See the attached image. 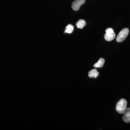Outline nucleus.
Listing matches in <instances>:
<instances>
[{
    "instance_id": "obj_9",
    "label": "nucleus",
    "mask_w": 130,
    "mask_h": 130,
    "mask_svg": "<svg viewBox=\"0 0 130 130\" xmlns=\"http://www.w3.org/2000/svg\"><path fill=\"white\" fill-rule=\"evenodd\" d=\"M74 30V26L69 24L66 27L64 31L65 33H71Z\"/></svg>"
},
{
    "instance_id": "obj_8",
    "label": "nucleus",
    "mask_w": 130,
    "mask_h": 130,
    "mask_svg": "<svg viewBox=\"0 0 130 130\" xmlns=\"http://www.w3.org/2000/svg\"><path fill=\"white\" fill-rule=\"evenodd\" d=\"M86 23L85 21L83 19H80L77 21L76 24V26L78 28L83 29L86 25Z\"/></svg>"
},
{
    "instance_id": "obj_2",
    "label": "nucleus",
    "mask_w": 130,
    "mask_h": 130,
    "mask_svg": "<svg viewBox=\"0 0 130 130\" xmlns=\"http://www.w3.org/2000/svg\"><path fill=\"white\" fill-rule=\"evenodd\" d=\"M129 30L128 28H125L120 31L116 38V41L121 42L125 40L129 34Z\"/></svg>"
},
{
    "instance_id": "obj_5",
    "label": "nucleus",
    "mask_w": 130,
    "mask_h": 130,
    "mask_svg": "<svg viewBox=\"0 0 130 130\" xmlns=\"http://www.w3.org/2000/svg\"><path fill=\"white\" fill-rule=\"evenodd\" d=\"M123 120L126 123H130V108H128L123 113Z\"/></svg>"
},
{
    "instance_id": "obj_7",
    "label": "nucleus",
    "mask_w": 130,
    "mask_h": 130,
    "mask_svg": "<svg viewBox=\"0 0 130 130\" xmlns=\"http://www.w3.org/2000/svg\"><path fill=\"white\" fill-rule=\"evenodd\" d=\"M105 60L104 59L102 58H100L97 63H95L94 65V67L95 68H100L102 67L105 64Z\"/></svg>"
},
{
    "instance_id": "obj_4",
    "label": "nucleus",
    "mask_w": 130,
    "mask_h": 130,
    "mask_svg": "<svg viewBox=\"0 0 130 130\" xmlns=\"http://www.w3.org/2000/svg\"><path fill=\"white\" fill-rule=\"evenodd\" d=\"M85 2V0H75L72 4V7L74 11H78Z\"/></svg>"
},
{
    "instance_id": "obj_3",
    "label": "nucleus",
    "mask_w": 130,
    "mask_h": 130,
    "mask_svg": "<svg viewBox=\"0 0 130 130\" xmlns=\"http://www.w3.org/2000/svg\"><path fill=\"white\" fill-rule=\"evenodd\" d=\"M106 34L105 36V40L108 41H110L114 39L115 37V34L113 29L108 28L106 30Z\"/></svg>"
},
{
    "instance_id": "obj_1",
    "label": "nucleus",
    "mask_w": 130,
    "mask_h": 130,
    "mask_svg": "<svg viewBox=\"0 0 130 130\" xmlns=\"http://www.w3.org/2000/svg\"><path fill=\"white\" fill-rule=\"evenodd\" d=\"M127 103L125 99L120 100L116 104V110L119 113L123 114L126 108Z\"/></svg>"
},
{
    "instance_id": "obj_6",
    "label": "nucleus",
    "mask_w": 130,
    "mask_h": 130,
    "mask_svg": "<svg viewBox=\"0 0 130 130\" xmlns=\"http://www.w3.org/2000/svg\"><path fill=\"white\" fill-rule=\"evenodd\" d=\"M99 75V73L96 69H93L89 72L88 76L90 78H96Z\"/></svg>"
}]
</instances>
